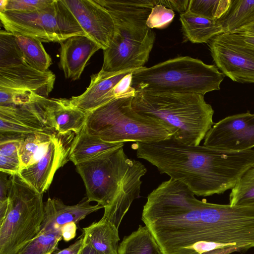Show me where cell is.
Returning <instances> with one entry per match:
<instances>
[{"instance_id":"5","label":"cell","mask_w":254,"mask_h":254,"mask_svg":"<svg viewBox=\"0 0 254 254\" xmlns=\"http://www.w3.org/2000/svg\"><path fill=\"white\" fill-rule=\"evenodd\" d=\"M223 79L216 66L183 56L142 67L133 74L131 86L136 91L204 95L219 90Z\"/></svg>"},{"instance_id":"12","label":"cell","mask_w":254,"mask_h":254,"mask_svg":"<svg viewBox=\"0 0 254 254\" xmlns=\"http://www.w3.org/2000/svg\"><path fill=\"white\" fill-rule=\"evenodd\" d=\"M211 56L222 73L234 81L254 83V46L236 33H223L208 42Z\"/></svg>"},{"instance_id":"10","label":"cell","mask_w":254,"mask_h":254,"mask_svg":"<svg viewBox=\"0 0 254 254\" xmlns=\"http://www.w3.org/2000/svg\"><path fill=\"white\" fill-rule=\"evenodd\" d=\"M54 98L31 92L18 104L0 106V141L22 140L37 133L57 132Z\"/></svg>"},{"instance_id":"41","label":"cell","mask_w":254,"mask_h":254,"mask_svg":"<svg viewBox=\"0 0 254 254\" xmlns=\"http://www.w3.org/2000/svg\"><path fill=\"white\" fill-rule=\"evenodd\" d=\"M78 254H99L97 251L90 245L84 244Z\"/></svg>"},{"instance_id":"37","label":"cell","mask_w":254,"mask_h":254,"mask_svg":"<svg viewBox=\"0 0 254 254\" xmlns=\"http://www.w3.org/2000/svg\"><path fill=\"white\" fill-rule=\"evenodd\" d=\"M83 245V235L82 234L78 239L67 248L60 250L53 254H78Z\"/></svg>"},{"instance_id":"19","label":"cell","mask_w":254,"mask_h":254,"mask_svg":"<svg viewBox=\"0 0 254 254\" xmlns=\"http://www.w3.org/2000/svg\"><path fill=\"white\" fill-rule=\"evenodd\" d=\"M83 243L99 254H118V229L104 217L82 229Z\"/></svg>"},{"instance_id":"18","label":"cell","mask_w":254,"mask_h":254,"mask_svg":"<svg viewBox=\"0 0 254 254\" xmlns=\"http://www.w3.org/2000/svg\"><path fill=\"white\" fill-rule=\"evenodd\" d=\"M87 196L78 203L68 205L57 198H49L44 202V215L39 233L61 229L65 224H77L88 215L104 208L97 204L91 205Z\"/></svg>"},{"instance_id":"38","label":"cell","mask_w":254,"mask_h":254,"mask_svg":"<svg viewBox=\"0 0 254 254\" xmlns=\"http://www.w3.org/2000/svg\"><path fill=\"white\" fill-rule=\"evenodd\" d=\"M8 174L0 172V201L8 199V192L9 187V179H7Z\"/></svg>"},{"instance_id":"13","label":"cell","mask_w":254,"mask_h":254,"mask_svg":"<svg viewBox=\"0 0 254 254\" xmlns=\"http://www.w3.org/2000/svg\"><path fill=\"white\" fill-rule=\"evenodd\" d=\"M140 68L115 72L100 70L91 75L90 84L82 94L70 99L87 113L113 100L133 97L136 90L131 86L132 75Z\"/></svg>"},{"instance_id":"26","label":"cell","mask_w":254,"mask_h":254,"mask_svg":"<svg viewBox=\"0 0 254 254\" xmlns=\"http://www.w3.org/2000/svg\"><path fill=\"white\" fill-rule=\"evenodd\" d=\"M15 41L27 63L33 68L47 71L52 63V59L46 51L42 42L28 36L14 34Z\"/></svg>"},{"instance_id":"20","label":"cell","mask_w":254,"mask_h":254,"mask_svg":"<svg viewBox=\"0 0 254 254\" xmlns=\"http://www.w3.org/2000/svg\"><path fill=\"white\" fill-rule=\"evenodd\" d=\"M184 36L192 43H207L214 37L223 33L217 20L186 11L180 14Z\"/></svg>"},{"instance_id":"25","label":"cell","mask_w":254,"mask_h":254,"mask_svg":"<svg viewBox=\"0 0 254 254\" xmlns=\"http://www.w3.org/2000/svg\"><path fill=\"white\" fill-rule=\"evenodd\" d=\"M141 177L139 176L134 179L110 206L104 208L103 217L107 219L118 229L133 201L140 196Z\"/></svg>"},{"instance_id":"14","label":"cell","mask_w":254,"mask_h":254,"mask_svg":"<svg viewBox=\"0 0 254 254\" xmlns=\"http://www.w3.org/2000/svg\"><path fill=\"white\" fill-rule=\"evenodd\" d=\"M73 132L53 134L46 153L34 164L20 170L18 175L40 193L50 186L57 171L70 161Z\"/></svg>"},{"instance_id":"33","label":"cell","mask_w":254,"mask_h":254,"mask_svg":"<svg viewBox=\"0 0 254 254\" xmlns=\"http://www.w3.org/2000/svg\"><path fill=\"white\" fill-rule=\"evenodd\" d=\"M21 170L20 160L17 158L0 156V171L10 176L18 175Z\"/></svg>"},{"instance_id":"3","label":"cell","mask_w":254,"mask_h":254,"mask_svg":"<svg viewBox=\"0 0 254 254\" xmlns=\"http://www.w3.org/2000/svg\"><path fill=\"white\" fill-rule=\"evenodd\" d=\"M132 106L159 120L171 129L172 137L187 145H199L214 125V110L201 94L136 91Z\"/></svg>"},{"instance_id":"4","label":"cell","mask_w":254,"mask_h":254,"mask_svg":"<svg viewBox=\"0 0 254 254\" xmlns=\"http://www.w3.org/2000/svg\"><path fill=\"white\" fill-rule=\"evenodd\" d=\"M133 97L116 99L87 112L86 132L110 142L149 143L171 138L173 132L166 125L133 109Z\"/></svg>"},{"instance_id":"15","label":"cell","mask_w":254,"mask_h":254,"mask_svg":"<svg viewBox=\"0 0 254 254\" xmlns=\"http://www.w3.org/2000/svg\"><path fill=\"white\" fill-rule=\"evenodd\" d=\"M203 146L228 152H241L254 147V114L228 116L207 132Z\"/></svg>"},{"instance_id":"17","label":"cell","mask_w":254,"mask_h":254,"mask_svg":"<svg viewBox=\"0 0 254 254\" xmlns=\"http://www.w3.org/2000/svg\"><path fill=\"white\" fill-rule=\"evenodd\" d=\"M60 68L64 77L71 80L80 78L88 61L101 49L95 42L85 35L71 37L60 43Z\"/></svg>"},{"instance_id":"27","label":"cell","mask_w":254,"mask_h":254,"mask_svg":"<svg viewBox=\"0 0 254 254\" xmlns=\"http://www.w3.org/2000/svg\"><path fill=\"white\" fill-rule=\"evenodd\" d=\"M52 135L34 134L21 140L18 153L21 170L37 162L44 155Z\"/></svg>"},{"instance_id":"30","label":"cell","mask_w":254,"mask_h":254,"mask_svg":"<svg viewBox=\"0 0 254 254\" xmlns=\"http://www.w3.org/2000/svg\"><path fill=\"white\" fill-rule=\"evenodd\" d=\"M231 0H189L187 11L217 20L228 10Z\"/></svg>"},{"instance_id":"23","label":"cell","mask_w":254,"mask_h":254,"mask_svg":"<svg viewBox=\"0 0 254 254\" xmlns=\"http://www.w3.org/2000/svg\"><path fill=\"white\" fill-rule=\"evenodd\" d=\"M217 20L223 33H236L254 22V0H231L228 10Z\"/></svg>"},{"instance_id":"40","label":"cell","mask_w":254,"mask_h":254,"mask_svg":"<svg viewBox=\"0 0 254 254\" xmlns=\"http://www.w3.org/2000/svg\"><path fill=\"white\" fill-rule=\"evenodd\" d=\"M238 251H240V250L237 248L228 247L204 252L201 254L197 253L196 254H230L232 253Z\"/></svg>"},{"instance_id":"39","label":"cell","mask_w":254,"mask_h":254,"mask_svg":"<svg viewBox=\"0 0 254 254\" xmlns=\"http://www.w3.org/2000/svg\"><path fill=\"white\" fill-rule=\"evenodd\" d=\"M242 35L245 40L254 46V22L236 32Z\"/></svg>"},{"instance_id":"6","label":"cell","mask_w":254,"mask_h":254,"mask_svg":"<svg viewBox=\"0 0 254 254\" xmlns=\"http://www.w3.org/2000/svg\"><path fill=\"white\" fill-rule=\"evenodd\" d=\"M9 179L7 209L0 222V254H17L39 233L44 215L43 194L18 175Z\"/></svg>"},{"instance_id":"11","label":"cell","mask_w":254,"mask_h":254,"mask_svg":"<svg viewBox=\"0 0 254 254\" xmlns=\"http://www.w3.org/2000/svg\"><path fill=\"white\" fill-rule=\"evenodd\" d=\"M56 75L50 70H37L25 61L14 35L0 32V87L32 91L48 98L53 89Z\"/></svg>"},{"instance_id":"1","label":"cell","mask_w":254,"mask_h":254,"mask_svg":"<svg viewBox=\"0 0 254 254\" xmlns=\"http://www.w3.org/2000/svg\"><path fill=\"white\" fill-rule=\"evenodd\" d=\"M138 158L155 166L160 173L187 186L197 196L221 194L232 189L254 164V150L228 152L184 144L173 137L131 145Z\"/></svg>"},{"instance_id":"32","label":"cell","mask_w":254,"mask_h":254,"mask_svg":"<svg viewBox=\"0 0 254 254\" xmlns=\"http://www.w3.org/2000/svg\"><path fill=\"white\" fill-rule=\"evenodd\" d=\"M175 16L174 11L161 4H156L152 9L146 21L150 29H162L168 26Z\"/></svg>"},{"instance_id":"16","label":"cell","mask_w":254,"mask_h":254,"mask_svg":"<svg viewBox=\"0 0 254 254\" xmlns=\"http://www.w3.org/2000/svg\"><path fill=\"white\" fill-rule=\"evenodd\" d=\"M78 22L85 36L103 50L111 44L115 26L109 11L95 0H63Z\"/></svg>"},{"instance_id":"29","label":"cell","mask_w":254,"mask_h":254,"mask_svg":"<svg viewBox=\"0 0 254 254\" xmlns=\"http://www.w3.org/2000/svg\"><path fill=\"white\" fill-rule=\"evenodd\" d=\"M231 206L254 204V164L247 170L229 195Z\"/></svg>"},{"instance_id":"36","label":"cell","mask_w":254,"mask_h":254,"mask_svg":"<svg viewBox=\"0 0 254 254\" xmlns=\"http://www.w3.org/2000/svg\"><path fill=\"white\" fill-rule=\"evenodd\" d=\"M76 223L70 222L64 225L61 228L62 237L65 242H68L74 239L76 234Z\"/></svg>"},{"instance_id":"9","label":"cell","mask_w":254,"mask_h":254,"mask_svg":"<svg viewBox=\"0 0 254 254\" xmlns=\"http://www.w3.org/2000/svg\"><path fill=\"white\" fill-rule=\"evenodd\" d=\"M205 241L240 251L254 248V204L231 206L206 202Z\"/></svg>"},{"instance_id":"7","label":"cell","mask_w":254,"mask_h":254,"mask_svg":"<svg viewBox=\"0 0 254 254\" xmlns=\"http://www.w3.org/2000/svg\"><path fill=\"white\" fill-rule=\"evenodd\" d=\"M86 196L104 208L110 206L134 179L147 172L140 161L127 157L123 146L102 153L75 165Z\"/></svg>"},{"instance_id":"24","label":"cell","mask_w":254,"mask_h":254,"mask_svg":"<svg viewBox=\"0 0 254 254\" xmlns=\"http://www.w3.org/2000/svg\"><path fill=\"white\" fill-rule=\"evenodd\" d=\"M118 254H163L148 228L139 225L138 229L124 237L119 244Z\"/></svg>"},{"instance_id":"28","label":"cell","mask_w":254,"mask_h":254,"mask_svg":"<svg viewBox=\"0 0 254 254\" xmlns=\"http://www.w3.org/2000/svg\"><path fill=\"white\" fill-rule=\"evenodd\" d=\"M62 239L61 228L39 233L17 254H53Z\"/></svg>"},{"instance_id":"8","label":"cell","mask_w":254,"mask_h":254,"mask_svg":"<svg viewBox=\"0 0 254 254\" xmlns=\"http://www.w3.org/2000/svg\"><path fill=\"white\" fill-rule=\"evenodd\" d=\"M5 31L37 39L42 42L61 43L71 37L85 34L63 0L34 12H0Z\"/></svg>"},{"instance_id":"35","label":"cell","mask_w":254,"mask_h":254,"mask_svg":"<svg viewBox=\"0 0 254 254\" xmlns=\"http://www.w3.org/2000/svg\"><path fill=\"white\" fill-rule=\"evenodd\" d=\"M158 4H161L167 8L183 13L187 11L189 0H157Z\"/></svg>"},{"instance_id":"21","label":"cell","mask_w":254,"mask_h":254,"mask_svg":"<svg viewBox=\"0 0 254 254\" xmlns=\"http://www.w3.org/2000/svg\"><path fill=\"white\" fill-rule=\"evenodd\" d=\"M124 146L123 142H110L87 133L84 128L76 134L70 152V161L76 165L106 151Z\"/></svg>"},{"instance_id":"31","label":"cell","mask_w":254,"mask_h":254,"mask_svg":"<svg viewBox=\"0 0 254 254\" xmlns=\"http://www.w3.org/2000/svg\"><path fill=\"white\" fill-rule=\"evenodd\" d=\"M54 0H0V12H34L49 5Z\"/></svg>"},{"instance_id":"34","label":"cell","mask_w":254,"mask_h":254,"mask_svg":"<svg viewBox=\"0 0 254 254\" xmlns=\"http://www.w3.org/2000/svg\"><path fill=\"white\" fill-rule=\"evenodd\" d=\"M21 140H11L0 142V156L19 158V149Z\"/></svg>"},{"instance_id":"22","label":"cell","mask_w":254,"mask_h":254,"mask_svg":"<svg viewBox=\"0 0 254 254\" xmlns=\"http://www.w3.org/2000/svg\"><path fill=\"white\" fill-rule=\"evenodd\" d=\"M54 117L58 132L77 134L84 127L87 113L74 105L70 99L54 98Z\"/></svg>"},{"instance_id":"2","label":"cell","mask_w":254,"mask_h":254,"mask_svg":"<svg viewBox=\"0 0 254 254\" xmlns=\"http://www.w3.org/2000/svg\"><path fill=\"white\" fill-rule=\"evenodd\" d=\"M95 0L109 11L115 26L112 43L103 50L101 70L115 72L143 67L155 39L146 21L157 0Z\"/></svg>"}]
</instances>
